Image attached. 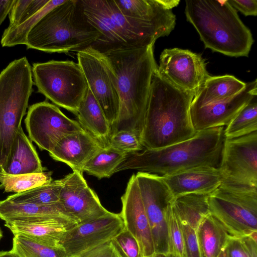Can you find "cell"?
I'll list each match as a JSON object with an SVG mask.
<instances>
[{
	"instance_id": "6da1fadb",
	"label": "cell",
	"mask_w": 257,
	"mask_h": 257,
	"mask_svg": "<svg viewBox=\"0 0 257 257\" xmlns=\"http://www.w3.org/2000/svg\"><path fill=\"white\" fill-rule=\"evenodd\" d=\"M153 47L102 54L113 72L119 98L118 115L111 135L128 131L142 137L152 78L158 68Z\"/></svg>"
},
{
	"instance_id": "7a4b0ae2",
	"label": "cell",
	"mask_w": 257,
	"mask_h": 257,
	"mask_svg": "<svg viewBox=\"0 0 257 257\" xmlns=\"http://www.w3.org/2000/svg\"><path fill=\"white\" fill-rule=\"evenodd\" d=\"M194 95L162 77L157 68L152 78L141 137L144 148L161 149L196 135L190 112Z\"/></svg>"
},
{
	"instance_id": "3957f363",
	"label": "cell",
	"mask_w": 257,
	"mask_h": 257,
	"mask_svg": "<svg viewBox=\"0 0 257 257\" xmlns=\"http://www.w3.org/2000/svg\"><path fill=\"white\" fill-rule=\"evenodd\" d=\"M224 127L197 132L192 138L161 149L127 154L114 173L128 169L164 176L193 167L219 168Z\"/></svg>"
},
{
	"instance_id": "277c9868",
	"label": "cell",
	"mask_w": 257,
	"mask_h": 257,
	"mask_svg": "<svg viewBox=\"0 0 257 257\" xmlns=\"http://www.w3.org/2000/svg\"><path fill=\"white\" fill-rule=\"evenodd\" d=\"M186 19L206 48L231 57H247L253 39L227 0H187Z\"/></svg>"
},
{
	"instance_id": "5b68a950",
	"label": "cell",
	"mask_w": 257,
	"mask_h": 257,
	"mask_svg": "<svg viewBox=\"0 0 257 257\" xmlns=\"http://www.w3.org/2000/svg\"><path fill=\"white\" fill-rule=\"evenodd\" d=\"M86 20L99 33L90 46L101 54L123 49L154 46L172 30L161 25L127 17L114 0H79Z\"/></svg>"
},
{
	"instance_id": "8992f818",
	"label": "cell",
	"mask_w": 257,
	"mask_h": 257,
	"mask_svg": "<svg viewBox=\"0 0 257 257\" xmlns=\"http://www.w3.org/2000/svg\"><path fill=\"white\" fill-rule=\"evenodd\" d=\"M99 36L100 33L86 20L79 0H66L32 28L26 45L48 53L77 52L91 46Z\"/></svg>"
},
{
	"instance_id": "52a82bcc",
	"label": "cell",
	"mask_w": 257,
	"mask_h": 257,
	"mask_svg": "<svg viewBox=\"0 0 257 257\" xmlns=\"http://www.w3.org/2000/svg\"><path fill=\"white\" fill-rule=\"evenodd\" d=\"M31 67L26 57L0 73V171L5 169L32 92Z\"/></svg>"
},
{
	"instance_id": "ba28073f",
	"label": "cell",
	"mask_w": 257,
	"mask_h": 257,
	"mask_svg": "<svg viewBox=\"0 0 257 257\" xmlns=\"http://www.w3.org/2000/svg\"><path fill=\"white\" fill-rule=\"evenodd\" d=\"M32 71L40 93L55 104L76 113L89 89L78 63L57 60L36 63Z\"/></svg>"
},
{
	"instance_id": "9c48e42d",
	"label": "cell",
	"mask_w": 257,
	"mask_h": 257,
	"mask_svg": "<svg viewBox=\"0 0 257 257\" xmlns=\"http://www.w3.org/2000/svg\"><path fill=\"white\" fill-rule=\"evenodd\" d=\"M209 212L233 236L257 231V187L225 183L208 195Z\"/></svg>"
},
{
	"instance_id": "30bf717a",
	"label": "cell",
	"mask_w": 257,
	"mask_h": 257,
	"mask_svg": "<svg viewBox=\"0 0 257 257\" xmlns=\"http://www.w3.org/2000/svg\"><path fill=\"white\" fill-rule=\"evenodd\" d=\"M78 63L88 87L100 106L111 129L119 110V98L113 72L105 56L91 46L77 52Z\"/></svg>"
},
{
	"instance_id": "8fae6325",
	"label": "cell",
	"mask_w": 257,
	"mask_h": 257,
	"mask_svg": "<svg viewBox=\"0 0 257 257\" xmlns=\"http://www.w3.org/2000/svg\"><path fill=\"white\" fill-rule=\"evenodd\" d=\"M135 175L149 222L155 253H168L166 212L174 197L161 176L143 172Z\"/></svg>"
},
{
	"instance_id": "7c38bea8",
	"label": "cell",
	"mask_w": 257,
	"mask_h": 257,
	"mask_svg": "<svg viewBox=\"0 0 257 257\" xmlns=\"http://www.w3.org/2000/svg\"><path fill=\"white\" fill-rule=\"evenodd\" d=\"M25 123L31 141L41 150L48 152L66 136L85 131L78 121L69 118L47 101L31 105Z\"/></svg>"
},
{
	"instance_id": "4fadbf2b",
	"label": "cell",
	"mask_w": 257,
	"mask_h": 257,
	"mask_svg": "<svg viewBox=\"0 0 257 257\" xmlns=\"http://www.w3.org/2000/svg\"><path fill=\"white\" fill-rule=\"evenodd\" d=\"M218 168L222 183L257 187V131L225 138Z\"/></svg>"
},
{
	"instance_id": "5bb4252c",
	"label": "cell",
	"mask_w": 257,
	"mask_h": 257,
	"mask_svg": "<svg viewBox=\"0 0 257 257\" xmlns=\"http://www.w3.org/2000/svg\"><path fill=\"white\" fill-rule=\"evenodd\" d=\"M158 71L174 85L195 94L210 76L200 54L177 48L162 52Z\"/></svg>"
},
{
	"instance_id": "9a60e30c",
	"label": "cell",
	"mask_w": 257,
	"mask_h": 257,
	"mask_svg": "<svg viewBox=\"0 0 257 257\" xmlns=\"http://www.w3.org/2000/svg\"><path fill=\"white\" fill-rule=\"evenodd\" d=\"M124 228L120 213H109L78 224L65 235L61 247L70 257H80L110 241Z\"/></svg>"
},
{
	"instance_id": "2e32d148",
	"label": "cell",
	"mask_w": 257,
	"mask_h": 257,
	"mask_svg": "<svg viewBox=\"0 0 257 257\" xmlns=\"http://www.w3.org/2000/svg\"><path fill=\"white\" fill-rule=\"evenodd\" d=\"M60 202L77 224L89 221L110 213L101 204L96 193L78 171L62 178Z\"/></svg>"
},
{
	"instance_id": "e0dca14e",
	"label": "cell",
	"mask_w": 257,
	"mask_h": 257,
	"mask_svg": "<svg viewBox=\"0 0 257 257\" xmlns=\"http://www.w3.org/2000/svg\"><path fill=\"white\" fill-rule=\"evenodd\" d=\"M121 201L122 208L120 214L124 228L137 239L141 257L153 254L155 249L150 226L135 174L129 179Z\"/></svg>"
},
{
	"instance_id": "ac0fdd59",
	"label": "cell",
	"mask_w": 257,
	"mask_h": 257,
	"mask_svg": "<svg viewBox=\"0 0 257 257\" xmlns=\"http://www.w3.org/2000/svg\"><path fill=\"white\" fill-rule=\"evenodd\" d=\"M257 94V80L246 83L238 93L227 100L197 108H190L193 127L199 132L228 125Z\"/></svg>"
},
{
	"instance_id": "d6986e66",
	"label": "cell",
	"mask_w": 257,
	"mask_h": 257,
	"mask_svg": "<svg viewBox=\"0 0 257 257\" xmlns=\"http://www.w3.org/2000/svg\"><path fill=\"white\" fill-rule=\"evenodd\" d=\"M174 198L187 194H210L223 181L218 168L201 166L161 176Z\"/></svg>"
},
{
	"instance_id": "ffe728a7",
	"label": "cell",
	"mask_w": 257,
	"mask_h": 257,
	"mask_svg": "<svg viewBox=\"0 0 257 257\" xmlns=\"http://www.w3.org/2000/svg\"><path fill=\"white\" fill-rule=\"evenodd\" d=\"M104 148L85 130L66 136L49 153L53 160L67 164L73 171L83 173L86 163Z\"/></svg>"
},
{
	"instance_id": "44dd1931",
	"label": "cell",
	"mask_w": 257,
	"mask_h": 257,
	"mask_svg": "<svg viewBox=\"0 0 257 257\" xmlns=\"http://www.w3.org/2000/svg\"><path fill=\"white\" fill-rule=\"evenodd\" d=\"M4 225L13 234H22L42 243L61 248L66 232L76 225L58 218L13 220L5 222Z\"/></svg>"
},
{
	"instance_id": "7402d4cb",
	"label": "cell",
	"mask_w": 257,
	"mask_h": 257,
	"mask_svg": "<svg viewBox=\"0 0 257 257\" xmlns=\"http://www.w3.org/2000/svg\"><path fill=\"white\" fill-rule=\"evenodd\" d=\"M123 15L133 19L157 24L172 31L176 16L166 8L162 0H114Z\"/></svg>"
},
{
	"instance_id": "603a6c76",
	"label": "cell",
	"mask_w": 257,
	"mask_h": 257,
	"mask_svg": "<svg viewBox=\"0 0 257 257\" xmlns=\"http://www.w3.org/2000/svg\"><path fill=\"white\" fill-rule=\"evenodd\" d=\"M246 83L234 76H209L195 93L190 108H197L230 99L240 92Z\"/></svg>"
},
{
	"instance_id": "cb8c5ba5",
	"label": "cell",
	"mask_w": 257,
	"mask_h": 257,
	"mask_svg": "<svg viewBox=\"0 0 257 257\" xmlns=\"http://www.w3.org/2000/svg\"><path fill=\"white\" fill-rule=\"evenodd\" d=\"M45 218H61L78 224L60 202L51 205H41L14 203L7 198L0 200V218L5 222Z\"/></svg>"
},
{
	"instance_id": "d4e9b609",
	"label": "cell",
	"mask_w": 257,
	"mask_h": 257,
	"mask_svg": "<svg viewBox=\"0 0 257 257\" xmlns=\"http://www.w3.org/2000/svg\"><path fill=\"white\" fill-rule=\"evenodd\" d=\"M75 115L79 123L85 131L105 148L109 146L111 126L89 89Z\"/></svg>"
},
{
	"instance_id": "484cf974",
	"label": "cell",
	"mask_w": 257,
	"mask_h": 257,
	"mask_svg": "<svg viewBox=\"0 0 257 257\" xmlns=\"http://www.w3.org/2000/svg\"><path fill=\"white\" fill-rule=\"evenodd\" d=\"M44 171L35 148L21 127L8 163L2 172L12 175L42 173Z\"/></svg>"
},
{
	"instance_id": "4316f807",
	"label": "cell",
	"mask_w": 257,
	"mask_h": 257,
	"mask_svg": "<svg viewBox=\"0 0 257 257\" xmlns=\"http://www.w3.org/2000/svg\"><path fill=\"white\" fill-rule=\"evenodd\" d=\"M196 232L203 257H218L225 248L230 235L210 213L202 219Z\"/></svg>"
},
{
	"instance_id": "83f0119b",
	"label": "cell",
	"mask_w": 257,
	"mask_h": 257,
	"mask_svg": "<svg viewBox=\"0 0 257 257\" xmlns=\"http://www.w3.org/2000/svg\"><path fill=\"white\" fill-rule=\"evenodd\" d=\"M208 194L190 193L173 198V209L181 221L187 223L195 230L202 219L209 214Z\"/></svg>"
},
{
	"instance_id": "f1b7e54d",
	"label": "cell",
	"mask_w": 257,
	"mask_h": 257,
	"mask_svg": "<svg viewBox=\"0 0 257 257\" xmlns=\"http://www.w3.org/2000/svg\"><path fill=\"white\" fill-rule=\"evenodd\" d=\"M62 184V179L53 180L48 184L9 196L7 199L18 203L54 205L60 202Z\"/></svg>"
},
{
	"instance_id": "f546056e",
	"label": "cell",
	"mask_w": 257,
	"mask_h": 257,
	"mask_svg": "<svg viewBox=\"0 0 257 257\" xmlns=\"http://www.w3.org/2000/svg\"><path fill=\"white\" fill-rule=\"evenodd\" d=\"M126 155L109 146L104 148L86 163L82 172L99 179L109 178L114 173L115 168L123 161Z\"/></svg>"
},
{
	"instance_id": "4dcf8cb0",
	"label": "cell",
	"mask_w": 257,
	"mask_h": 257,
	"mask_svg": "<svg viewBox=\"0 0 257 257\" xmlns=\"http://www.w3.org/2000/svg\"><path fill=\"white\" fill-rule=\"evenodd\" d=\"M52 172L12 175L0 171V189L5 192L21 193L53 181Z\"/></svg>"
},
{
	"instance_id": "1f68e13d",
	"label": "cell",
	"mask_w": 257,
	"mask_h": 257,
	"mask_svg": "<svg viewBox=\"0 0 257 257\" xmlns=\"http://www.w3.org/2000/svg\"><path fill=\"white\" fill-rule=\"evenodd\" d=\"M257 131V100L254 96L226 125L225 139L242 137Z\"/></svg>"
},
{
	"instance_id": "d6a6232c",
	"label": "cell",
	"mask_w": 257,
	"mask_h": 257,
	"mask_svg": "<svg viewBox=\"0 0 257 257\" xmlns=\"http://www.w3.org/2000/svg\"><path fill=\"white\" fill-rule=\"evenodd\" d=\"M14 235L11 250L18 257H70L63 248L50 246L22 234Z\"/></svg>"
},
{
	"instance_id": "836d02e7",
	"label": "cell",
	"mask_w": 257,
	"mask_h": 257,
	"mask_svg": "<svg viewBox=\"0 0 257 257\" xmlns=\"http://www.w3.org/2000/svg\"><path fill=\"white\" fill-rule=\"evenodd\" d=\"M65 1L50 0L41 10L23 23L15 27H8L3 34L2 45L3 47H12L20 44L26 45L27 34L32 28L49 11Z\"/></svg>"
},
{
	"instance_id": "e575fe53",
	"label": "cell",
	"mask_w": 257,
	"mask_h": 257,
	"mask_svg": "<svg viewBox=\"0 0 257 257\" xmlns=\"http://www.w3.org/2000/svg\"><path fill=\"white\" fill-rule=\"evenodd\" d=\"M50 0H14L10 12L9 28L15 27L41 10Z\"/></svg>"
},
{
	"instance_id": "d590c367",
	"label": "cell",
	"mask_w": 257,
	"mask_h": 257,
	"mask_svg": "<svg viewBox=\"0 0 257 257\" xmlns=\"http://www.w3.org/2000/svg\"><path fill=\"white\" fill-rule=\"evenodd\" d=\"M166 220L169 242V253L177 254L180 257H185L181 224L173 209L172 202L167 208Z\"/></svg>"
},
{
	"instance_id": "8d00e7d4",
	"label": "cell",
	"mask_w": 257,
	"mask_h": 257,
	"mask_svg": "<svg viewBox=\"0 0 257 257\" xmlns=\"http://www.w3.org/2000/svg\"><path fill=\"white\" fill-rule=\"evenodd\" d=\"M109 147L127 154L138 152L144 149L141 137L136 132L121 131L111 135Z\"/></svg>"
},
{
	"instance_id": "74e56055",
	"label": "cell",
	"mask_w": 257,
	"mask_h": 257,
	"mask_svg": "<svg viewBox=\"0 0 257 257\" xmlns=\"http://www.w3.org/2000/svg\"><path fill=\"white\" fill-rule=\"evenodd\" d=\"M110 241L120 257H141L137 239L125 228Z\"/></svg>"
},
{
	"instance_id": "f35d334b",
	"label": "cell",
	"mask_w": 257,
	"mask_h": 257,
	"mask_svg": "<svg viewBox=\"0 0 257 257\" xmlns=\"http://www.w3.org/2000/svg\"><path fill=\"white\" fill-rule=\"evenodd\" d=\"M179 221L182 232L185 257H203L198 242L196 230L187 223L181 221L180 219Z\"/></svg>"
},
{
	"instance_id": "ab89813d",
	"label": "cell",
	"mask_w": 257,
	"mask_h": 257,
	"mask_svg": "<svg viewBox=\"0 0 257 257\" xmlns=\"http://www.w3.org/2000/svg\"><path fill=\"white\" fill-rule=\"evenodd\" d=\"M225 248L228 257H249L239 236L230 234Z\"/></svg>"
},
{
	"instance_id": "60d3db41",
	"label": "cell",
	"mask_w": 257,
	"mask_h": 257,
	"mask_svg": "<svg viewBox=\"0 0 257 257\" xmlns=\"http://www.w3.org/2000/svg\"><path fill=\"white\" fill-rule=\"evenodd\" d=\"M229 4L235 9L242 13L245 16L257 15L256 0H227Z\"/></svg>"
},
{
	"instance_id": "b9f144b4",
	"label": "cell",
	"mask_w": 257,
	"mask_h": 257,
	"mask_svg": "<svg viewBox=\"0 0 257 257\" xmlns=\"http://www.w3.org/2000/svg\"><path fill=\"white\" fill-rule=\"evenodd\" d=\"M80 257H120L110 241L101 244Z\"/></svg>"
},
{
	"instance_id": "7bdbcfd3",
	"label": "cell",
	"mask_w": 257,
	"mask_h": 257,
	"mask_svg": "<svg viewBox=\"0 0 257 257\" xmlns=\"http://www.w3.org/2000/svg\"><path fill=\"white\" fill-rule=\"evenodd\" d=\"M249 257H257V241L249 235L239 236Z\"/></svg>"
},
{
	"instance_id": "ee69618b",
	"label": "cell",
	"mask_w": 257,
	"mask_h": 257,
	"mask_svg": "<svg viewBox=\"0 0 257 257\" xmlns=\"http://www.w3.org/2000/svg\"><path fill=\"white\" fill-rule=\"evenodd\" d=\"M14 0L0 1V25L10 13Z\"/></svg>"
},
{
	"instance_id": "f6af8a7d",
	"label": "cell",
	"mask_w": 257,
	"mask_h": 257,
	"mask_svg": "<svg viewBox=\"0 0 257 257\" xmlns=\"http://www.w3.org/2000/svg\"><path fill=\"white\" fill-rule=\"evenodd\" d=\"M145 257H180L177 254L173 253H155L153 254L145 256Z\"/></svg>"
},
{
	"instance_id": "bcb514c9",
	"label": "cell",
	"mask_w": 257,
	"mask_h": 257,
	"mask_svg": "<svg viewBox=\"0 0 257 257\" xmlns=\"http://www.w3.org/2000/svg\"><path fill=\"white\" fill-rule=\"evenodd\" d=\"M0 257H18L16 254L10 251H0Z\"/></svg>"
},
{
	"instance_id": "7dc6e473",
	"label": "cell",
	"mask_w": 257,
	"mask_h": 257,
	"mask_svg": "<svg viewBox=\"0 0 257 257\" xmlns=\"http://www.w3.org/2000/svg\"><path fill=\"white\" fill-rule=\"evenodd\" d=\"M218 257H228L225 248L222 250Z\"/></svg>"
},
{
	"instance_id": "c3c4849f",
	"label": "cell",
	"mask_w": 257,
	"mask_h": 257,
	"mask_svg": "<svg viewBox=\"0 0 257 257\" xmlns=\"http://www.w3.org/2000/svg\"><path fill=\"white\" fill-rule=\"evenodd\" d=\"M3 236V231L0 228V240L2 238Z\"/></svg>"
}]
</instances>
